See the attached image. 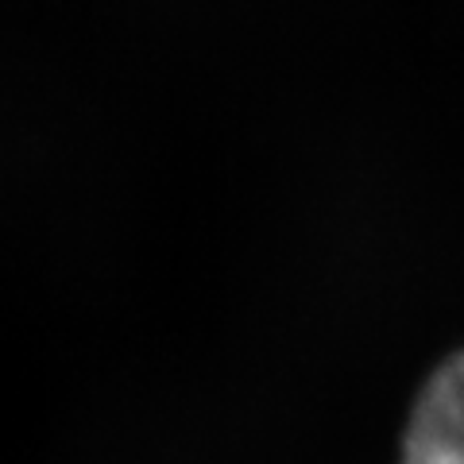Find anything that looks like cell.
Instances as JSON below:
<instances>
[{
	"mask_svg": "<svg viewBox=\"0 0 464 464\" xmlns=\"http://www.w3.org/2000/svg\"><path fill=\"white\" fill-rule=\"evenodd\" d=\"M402 464H464V375L418 395L402 433Z\"/></svg>",
	"mask_w": 464,
	"mask_h": 464,
	"instance_id": "1",
	"label": "cell"
}]
</instances>
